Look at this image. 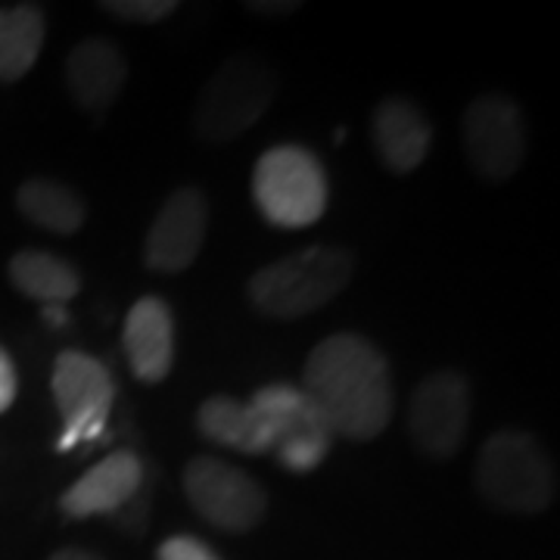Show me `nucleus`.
<instances>
[{"label":"nucleus","mask_w":560,"mask_h":560,"mask_svg":"<svg viewBox=\"0 0 560 560\" xmlns=\"http://www.w3.org/2000/svg\"><path fill=\"white\" fill-rule=\"evenodd\" d=\"M300 389L327 418L334 436L368 442L393 420L389 361L361 334L324 337L305 361Z\"/></svg>","instance_id":"f257e3e1"},{"label":"nucleus","mask_w":560,"mask_h":560,"mask_svg":"<svg viewBox=\"0 0 560 560\" xmlns=\"http://www.w3.org/2000/svg\"><path fill=\"white\" fill-rule=\"evenodd\" d=\"M355 275V256L342 246H308L259 268L246 296L261 315L280 320L305 318L324 308Z\"/></svg>","instance_id":"f03ea898"},{"label":"nucleus","mask_w":560,"mask_h":560,"mask_svg":"<svg viewBox=\"0 0 560 560\" xmlns=\"http://www.w3.org/2000/svg\"><path fill=\"white\" fill-rule=\"evenodd\" d=\"M477 489L499 511L541 514L558 499V470L533 433L499 430L482 442Z\"/></svg>","instance_id":"7ed1b4c3"},{"label":"nucleus","mask_w":560,"mask_h":560,"mask_svg":"<svg viewBox=\"0 0 560 560\" xmlns=\"http://www.w3.org/2000/svg\"><path fill=\"white\" fill-rule=\"evenodd\" d=\"M278 97V75L259 57L237 54L224 60L202 84L194 103V135L202 140H231L249 131Z\"/></svg>","instance_id":"20e7f679"},{"label":"nucleus","mask_w":560,"mask_h":560,"mask_svg":"<svg viewBox=\"0 0 560 560\" xmlns=\"http://www.w3.org/2000/svg\"><path fill=\"white\" fill-rule=\"evenodd\" d=\"M253 197L265 219L278 228H308L327 212V172L300 143L265 150L253 172Z\"/></svg>","instance_id":"39448f33"},{"label":"nucleus","mask_w":560,"mask_h":560,"mask_svg":"<svg viewBox=\"0 0 560 560\" xmlns=\"http://www.w3.org/2000/svg\"><path fill=\"white\" fill-rule=\"evenodd\" d=\"M184 492L194 511L221 533H249L268 511V495L241 467L219 458H194L184 467Z\"/></svg>","instance_id":"423d86ee"},{"label":"nucleus","mask_w":560,"mask_h":560,"mask_svg":"<svg viewBox=\"0 0 560 560\" xmlns=\"http://www.w3.org/2000/svg\"><path fill=\"white\" fill-rule=\"evenodd\" d=\"M460 143L474 172L486 180H508L526 156V125L508 94H480L460 116Z\"/></svg>","instance_id":"0eeeda50"},{"label":"nucleus","mask_w":560,"mask_h":560,"mask_svg":"<svg viewBox=\"0 0 560 560\" xmlns=\"http://www.w3.org/2000/svg\"><path fill=\"white\" fill-rule=\"evenodd\" d=\"M50 389L62 415L60 452H69L81 440H97L116 399L109 368L88 352L69 349L57 355Z\"/></svg>","instance_id":"6e6552de"},{"label":"nucleus","mask_w":560,"mask_h":560,"mask_svg":"<svg viewBox=\"0 0 560 560\" xmlns=\"http://www.w3.org/2000/svg\"><path fill=\"white\" fill-rule=\"evenodd\" d=\"M470 427V383L464 374L442 368L427 374L411 393L408 430L430 458H452Z\"/></svg>","instance_id":"1a4fd4ad"},{"label":"nucleus","mask_w":560,"mask_h":560,"mask_svg":"<svg viewBox=\"0 0 560 560\" xmlns=\"http://www.w3.org/2000/svg\"><path fill=\"white\" fill-rule=\"evenodd\" d=\"M253 399L275 420L271 455L280 460V467H287L290 474H308L327 458L334 445V430L300 386L271 383L261 386Z\"/></svg>","instance_id":"9d476101"},{"label":"nucleus","mask_w":560,"mask_h":560,"mask_svg":"<svg viewBox=\"0 0 560 560\" xmlns=\"http://www.w3.org/2000/svg\"><path fill=\"white\" fill-rule=\"evenodd\" d=\"M206 197L194 187L175 190L160 209L143 241V261L156 275H178L200 256L206 241Z\"/></svg>","instance_id":"9b49d317"},{"label":"nucleus","mask_w":560,"mask_h":560,"mask_svg":"<svg viewBox=\"0 0 560 560\" xmlns=\"http://www.w3.org/2000/svg\"><path fill=\"white\" fill-rule=\"evenodd\" d=\"M143 486V464L131 452H113L75 480L60 499V511L69 521L109 517Z\"/></svg>","instance_id":"f8f14e48"},{"label":"nucleus","mask_w":560,"mask_h":560,"mask_svg":"<svg viewBox=\"0 0 560 560\" xmlns=\"http://www.w3.org/2000/svg\"><path fill=\"white\" fill-rule=\"evenodd\" d=\"M121 346L140 383H160L168 377L175 361V320L160 296H143L131 305Z\"/></svg>","instance_id":"ddd939ff"},{"label":"nucleus","mask_w":560,"mask_h":560,"mask_svg":"<svg viewBox=\"0 0 560 560\" xmlns=\"http://www.w3.org/2000/svg\"><path fill=\"white\" fill-rule=\"evenodd\" d=\"M62 72H66L69 97L84 113H106L128 81V62L116 44L91 38L69 50Z\"/></svg>","instance_id":"4468645a"},{"label":"nucleus","mask_w":560,"mask_h":560,"mask_svg":"<svg viewBox=\"0 0 560 560\" xmlns=\"http://www.w3.org/2000/svg\"><path fill=\"white\" fill-rule=\"evenodd\" d=\"M371 138L383 165L396 175L415 172L433 147V125L418 103L405 97H386L377 103L371 119Z\"/></svg>","instance_id":"2eb2a0df"},{"label":"nucleus","mask_w":560,"mask_h":560,"mask_svg":"<svg viewBox=\"0 0 560 560\" xmlns=\"http://www.w3.org/2000/svg\"><path fill=\"white\" fill-rule=\"evenodd\" d=\"M197 427L209 442L246 455H268L275 445V420L259 401L212 396L197 411Z\"/></svg>","instance_id":"dca6fc26"},{"label":"nucleus","mask_w":560,"mask_h":560,"mask_svg":"<svg viewBox=\"0 0 560 560\" xmlns=\"http://www.w3.org/2000/svg\"><path fill=\"white\" fill-rule=\"evenodd\" d=\"M10 280L22 296L44 305H66L81 290V275L72 261L44 249H22L10 259Z\"/></svg>","instance_id":"f3484780"},{"label":"nucleus","mask_w":560,"mask_h":560,"mask_svg":"<svg viewBox=\"0 0 560 560\" xmlns=\"http://www.w3.org/2000/svg\"><path fill=\"white\" fill-rule=\"evenodd\" d=\"M44 10L35 3L0 10V81H20L44 47Z\"/></svg>","instance_id":"a211bd4d"},{"label":"nucleus","mask_w":560,"mask_h":560,"mask_svg":"<svg viewBox=\"0 0 560 560\" xmlns=\"http://www.w3.org/2000/svg\"><path fill=\"white\" fill-rule=\"evenodd\" d=\"M16 206L25 219L50 234H75L84 224L81 197L54 178H28L16 190Z\"/></svg>","instance_id":"6ab92c4d"},{"label":"nucleus","mask_w":560,"mask_h":560,"mask_svg":"<svg viewBox=\"0 0 560 560\" xmlns=\"http://www.w3.org/2000/svg\"><path fill=\"white\" fill-rule=\"evenodd\" d=\"M103 10L113 13L116 20L150 25V22L168 20L178 10V3L175 0H106Z\"/></svg>","instance_id":"aec40b11"},{"label":"nucleus","mask_w":560,"mask_h":560,"mask_svg":"<svg viewBox=\"0 0 560 560\" xmlns=\"http://www.w3.org/2000/svg\"><path fill=\"white\" fill-rule=\"evenodd\" d=\"M109 521L116 523L119 529H125V533L140 536L147 529V521H150V492H147V486H140L138 492L125 501L116 514H109Z\"/></svg>","instance_id":"412c9836"},{"label":"nucleus","mask_w":560,"mask_h":560,"mask_svg":"<svg viewBox=\"0 0 560 560\" xmlns=\"http://www.w3.org/2000/svg\"><path fill=\"white\" fill-rule=\"evenodd\" d=\"M156 560H221L206 541L197 536H172L160 545Z\"/></svg>","instance_id":"4be33fe9"},{"label":"nucleus","mask_w":560,"mask_h":560,"mask_svg":"<svg viewBox=\"0 0 560 560\" xmlns=\"http://www.w3.org/2000/svg\"><path fill=\"white\" fill-rule=\"evenodd\" d=\"M16 368H13V361L10 355L0 349V415L16 401Z\"/></svg>","instance_id":"5701e85b"},{"label":"nucleus","mask_w":560,"mask_h":560,"mask_svg":"<svg viewBox=\"0 0 560 560\" xmlns=\"http://www.w3.org/2000/svg\"><path fill=\"white\" fill-rule=\"evenodd\" d=\"M300 7V0H249L246 3V10L259 13V16H287V13H293Z\"/></svg>","instance_id":"b1692460"},{"label":"nucleus","mask_w":560,"mask_h":560,"mask_svg":"<svg viewBox=\"0 0 560 560\" xmlns=\"http://www.w3.org/2000/svg\"><path fill=\"white\" fill-rule=\"evenodd\" d=\"M44 320H47L50 327H62V324L69 320V312H66L62 305H44Z\"/></svg>","instance_id":"393cba45"},{"label":"nucleus","mask_w":560,"mask_h":560,"mask_svg":"<svg viewBox=\"0 0 560 560\" xmlns=\"http://www.w3.org/2000/svg\"><path fill=\"white\" fill-rule=\"evenodd\" d=\"M50 560H103V558L91 555V551H84V548H62V551H57Z\"/></svg>","instance_id":"a878e982"}]
</instances>
